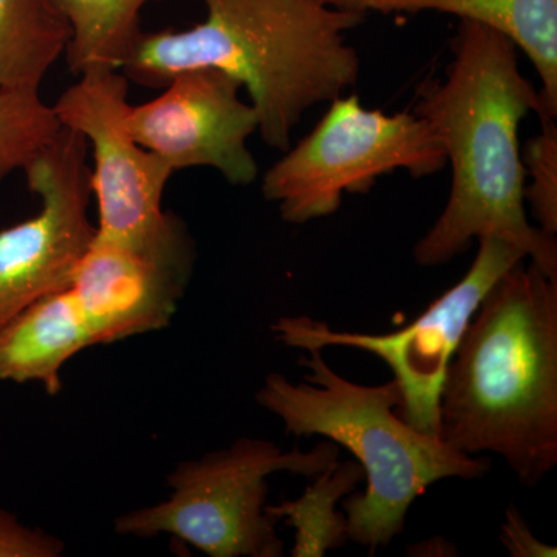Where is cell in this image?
Segmentation results:
<instances>
[{"instance_id": "obj_13", "label": "cell", "mask_w": 557, "mask_h": 557, "mask_svg": "<svg viewBox=\"0 0 557 557\" xmlns=\"http://www.w3.org/2000/svg\"><path fill=\"white\" fill-rule=\"evenodd\" d=\"M97 336L72 289L36 300L0 330V381L42 384L50 395L61 391V370Z\"/></svg>"}, {"instance_id": "obj_6", "label": "cell", "mask_w": 557, "mask_h": 557, "mask_svg": "<svg viewBox=\"0 0 557 557\" xmlns=\"http://www.w3.org/2000/svg\"><path fill=\"white\" fill-rule=\"evenodd\" d=\"M329 104L313 131L263 174L262 196L284 222L330 218L346 194H368L384 175L424 178L448 166L437 132L416 113L387 115L364 108L357 95Z\"/></svg>"}, {"instance_id": "obj_9", "label": "cell", "mask_w": 557, "mask_h": 557, "mask_svg": "<svg viewBox=\"0 0 557 557\" xmlns=\"http://www.w3.org/2000/svg\"><path fill=\"white\" fill-rule=\"evenodd\" d=\"M78 76V83L51 106L61 126L83 135L91 150L90 188L98 207L95 237L121 244L153 239L174 214L163 208L174 171L127 131L129 79L121 70H91Z\"/></svg>"}, {"instance_id": "obj_10", "label": "cell", "mask_w": 557, "mask_h": 557, "mask_svg": "<svg viewBox=\"0 0 557 557\" xmlns=\"http://www.w3.org/2000/svg\"><path fill=\"white\" fill-rule=\"evenodd\" d=\"M163 94L126 110L124 123L135 141L166 161L172 171L211 168L230 185L248 186L259 177L248 138L259 121L244 86L215 69L177 73Z\"/></svg>"}, {"instance_id": "obj_14", "label": "cell", "mask_w": 557, "mask_h": 557, "mask_svg": "<svg viewBox=\"0 0 557 557\" xmlns=\"http://www.w3.org/2000/svg\"><path fill=\"white\" fill-rule=\"evenodd\" d=\"M70 39L58 0H0V90H39Z\"/></svg>"}, {"instance_id": "obj_4", "label": "cell", "mask_w": 557, "mask_h": 557, "mask_svg": "<svg viewBox=\"0 0 557 557\" xmlns=\"http://www.w3.org/2000/svg\"><path fill=\"white\" fill-rule=\"evenodd\" d=\"M299 364L302 383L271 373L256 401L295 437H322L347 449L361 465L368 487L343 498L348 541L370 555L405 531L410 505L446 479L478 480L491 469L485 457L468 456L440 437L424 434L398 416L397 381L364 386L330 368L321 348H309Z\"/></svg>"}, {"instance_id": "obj_17", "label": "cell", "mask_w": 557, "mask_h": 557, "mask_svg": "<svg viewBox=\"0 0 557 557\" xmlns=\"http://www.w3.org/2000/svg\"><path fill=\"white\" fill-rule=\"evenodd\" d=\"M62 129L39 90H0V185L24 170Z\"/></svg>"}, {"instance_id": "obj_1", "label": "cell", "mask_w": 557, "mask_h": 557, "mask_svg": "<svg viewBox=\"0 0 557 557\" xmlns=\"http://www.w3.org/2000/svg\"><path fill=\"white\" fill-rule=\"evenodd\" d=\"M442 81L426 79L412 112L437 132L453 178L434 225L413 247V260L435 269L472 242L500 237L557 281V240L527 218L520 124L541 115V95L519 67V49L504 33L460 21Z\"/></svg>"}, {"instance_id": "obj_2", "label": "cell", "mask_w": 557, "mask_h": 557, "mask_svg": "<svg viewBox=\"0 0 557 557\" xmlns=\"http://www.w3.org/2000/svg\"><path fill=\"white\" fill-rule=\"evenodd\" d=\"M207 16L188 30L143 32L121 72L163 89L177 73L215 69L239 81L270 148L285 152L314 106L357 86L361 61L347 33L364 14L329 0H200Z\"/></svg>"}, {"instance_id": "obj_12", "label": "cell", "mask_w": 557, "mask_h": 557, "mask_svg": "<svg viewBox=\"0 0 557 557\" xmlns=\"http://www.w3.org/2000/svg\"><path fill=\"white\" fill-rule=\"evenodd\" d=\"M355 13L453 14L504 33L527 54L541 79L542 112L557 119V0H329Z\"/></svg>"}, {"instance_id": "obj_18", "label": "cell", "mask_w": 557, "mask_h": 557, "mask_svg": "<svg viewBox=\"0 0 557 557\" xmlns=\"http://www.w3.org/2000/svg\"><path fill=\"white\" fill-rule=\"evenodd\" d=\"M541 132L528 139L522 149L525 178V205L539 223L537 228L557 234V124L556 119L542 116Z\"/></svg>"}, {"instance_id": "obj_3", "label": "cell", "mask_w": 557, "mask_h": 557, "mask_svg": "<svg viewBox=\"0 0 557 557\" xmlns=\"http://www.w3.org/2000/svg\"><path fill=\"white\" fill-rule=\"evenodd\" d=\"M440 438L496 454L523 486L557 465V281L528 259L498 277L469 322L440 397Z\"/></svg>"}, {"instance_id": "obj_7", "label": "cell", "mask_w": 557, "mask_h": 557, "mask_svg": "<svg viewBox=\"0 0 557 557\" xmlns=\"http://www.w3.org/2000/svg\"><path fill=\"white\" fill-rule=\"evenodd\" d=\"M478 242V256L467 274L397 332L384 335L339 332L327 322L306 314L278 318L271 332L278 343L302 351L347 347L383 359L394 373L401 395L398 416L417 431L440 437L443 384L469 322L498 277L527 259L522 249L500 237L487 236Z\"/></svg>"}, {"instance_id": "obj_20", "label": "cell", "mask_w": 557, "mask_h": 557, "mask_svg": "<svg viewBox=\"0 0 557 557\" xmlns=\"http://www.w3.org/2000/svg\"><path fill=\"white\" fill-rule=\"evenodd\" d=\"M500 544L511 557H556L555 545L545 544L531 530L525 516L518 507L507 509L505 522L500 525Z\"/></svg>"}, {"instance_id": "obj_8", "label": "cell", "mask_w": 557, "mask_h": 557, "mask_svg": "<svg viewBox=\"0 0 557 557\" xmlns=\"http://www.w3.org/2000/svg\"><path fill=\"white\" fill-rule=\"evenodd\" d=\"M38 214L0 230V330L51 293L70 288L97 226L89 219V145L62 127L24 168Z\"/></svg>"}, {"instance_id": "obj_5", "label": "cell", "mask_w": 557, "mask_h": 557, "mask_svg": "<svg viewBox=\"0 0 557 557\" xmlns=\"http://www.w3.org/2000/svg\"><path fill=\"white\" fill-rule=\"evenodd\" d=\"M339 460L333 442L284 450L270 440L242 437L228 448L183 461L166 478L171 496L124 512L121 536H170L211 557H282L278 520L267 511L269 478L276 472L314 479Z\"/></svg>"}, {"instance_id": "obj_19", "label": "cell", "mask_w": 557, "mask_h": 557, "mask_svg": "<svg viewBox=\"0 0 557 557\" xmlns=\"http://www.w3.org/2000/svg\"><path fill=\"white\" fill-rule=\"evenodd\" d=\"M64 549L60 537L25 525L13 512L0 509V557H58Z\"/></svg>"}, {"instance_id": "obj_15", "label": "cell", "mask_w": 557, "mask_h": 557, "mask_svg": "<svg viewBox=\"0 0 557 557\" xmlns=\"http://www.w3.org/2000/svg\"><path fill=\"white\" fill-rule=\"evenodd\" d=\"M72 27L69 67L76 75L91 70H121L141 35L143 10L160 0H58Z\"/></svg>"}, {"instance_id": "obj_16", "label": "cell", "mask_w": 557, "mask_h": 557, "mask_svg": "<svg viewBox=\"0 0 557 557\" xmlns=\"http://www.w3.org/2000/svg\"><path fill=\"white\" fill-rule=\"evenodd\" d=\"M311 480L302 496L267 507L271 516L295 528L293 557H322L346 545L347 518L336 504L357 490L364 471L357 461L338 460Z\"/></svg>"}, {"instance_id": "obj_11", "label": "cell", "mask_w": 557, "mask_h": 557, "mask_svg": "<svg viewBox=\"0 0 557 557\" xmlns=\"http://www.w3.org/2000/svg\"><path fill=\"white\" fill-rule=\"evenodd\" d=\"M196 242L177 214L159 236L141 244L94 237L72 289L98 346L166 329L185 296Z\"/></svg>"}]
</instances>
